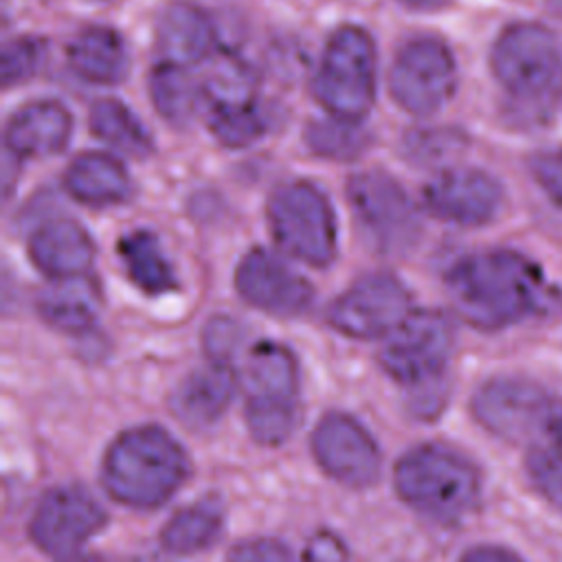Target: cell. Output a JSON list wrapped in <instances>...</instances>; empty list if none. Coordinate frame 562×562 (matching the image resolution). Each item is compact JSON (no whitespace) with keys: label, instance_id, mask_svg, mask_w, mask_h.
<instances>
[{"label":"cell","instance_id":"1","mask_svg":"<svg viewBox=\"0 0 562 562\" xmlns=\"http://www.w3.org/2000/svg\"><path fill=\"white\" fill-rule=\"evenodd\" d=\"M446 288L459 316L481 329L516 325L555 307V292L542 270L514 250L459 259L446 274Z\"/></svg>","mask_w":562,"mask_h":562},{"label":"cell","instance_id":"2","mask_svg":"<svg viewBox=\"0 0 562 562\" xmlns=\"http://www.w3.org/2000/svg\"><path fill=\"white\" fill-rule=\"evenodd\" d=\"M189 459L182 446L158 426L121 432L105 450L101 481L105 492L130 507L162 505L182 485Z\"/></svg>","mask_w":562,"mask_h":562},{"label":"cell","instance_id":"3","mask_svg":"<svg viewBox=\"0 0 562 562\" xmlns=\"http://www.w3.org/2000/svg\"><path fill=\"white\" fill-rule=\"evenodd\" d=\"M393 479L404 503L439 522L461 520L481 494V476L474 463L437 443L408 450L397 461Z\"/></svg>","mask_w":562,"mask_h":562},{"label":"cell","instance_id":"4","mask_svg":"<svg viewBox=\"0 0 562 562\" xmlns=\"http://www.w3.org/2000/svg\"><path fill=\"white\" fill-rule=\"evenodd\" d=\"M299 413V371L288 347L259 342L246 362V422L263 446L283 443Z\"/></svg>","mask_w":562,"mask_h":562},{"label":"cell","instance_id":"5","mask_svg":"<svg viewBox=\"0 0 562 562\" xmlns=\"http://www.w3.org/2000/svg\"><path fill=\"white\" fill-rule=\"evenodd\" d=\"M318 103L345 121H360L373 105L375 46L360 26H340L327 42L316 79Z\"/></svg>","mask_w":562,"mask_h":562},{"label":"cell","instance_id":"6","mask_svg":"<svg viewBox=\"0 0 562 562\" xmlns=\"http://www.w3.org/2000/svg\"><path fill=\"white\" fill-rule=\"evenodd\" d=\"M274 241L310 266H327L336 255V217L327 198L312 182L281 184L268 202Z\"/></svg>","mask_w":562,"mask_h":562},{"label":"cell","instance_id":"7","mask_svg":"<svg viewBox=\"0 0 562 562\" xmlns=\"http://www.w3.org/2000/svg\"><path fill=\"white\" fill-rule=\"evenodd\" d=\"M492 70L516 99L540 101L562 81V44L540 24H512L492 48Z\"/></svg>","mask_w":562,"mask_h":562},{"label":"cell","instance_id":"8","mask_svg":"<svg viewBox=\"0 0 562 562\" xmlns=\"http://www.w3.org/2000/svg\"><path fill=\"white\" fill-rule=\"evenodd\" d=\"M380 349L382 369L404 386L430 391L443 380L452 351V327L441 312H411Z\"/></svg>","mask_w":562,"mask_h":562},{"label":"cell","instance_id":"9","mask_svg":"<svg viewBox=\"0 0 562 562\" xmlns=\"http://www.w3.org/2000/svg\"><path fill=\"white\" fill-rule=\"evenodd\" d=\"M389 88L406 112L415 116L437 112L457 88V64L450 48L430 35L408 40L391 64Z\"/></svg>","mask_w":562,"mask_h":562},{"label":"cell","instance_id":"10","mask_svg":"<svg viewBox=\"0 0 562 562\" xmlns=\"http://www.w3.org/2000/svg\"><path fill=\"white\" fill-rule=\"evenodd\" d=\"M349 202L367 235L384 252H404L419 233L417 209L400 182L384 171H362L349 180Z\"/></svg>","mask_w":562,"mask_h":562},{"label":"cell","instance_id":"11","mask_svg":"<svg viewBox=\"0 0 562 562\" xmlns=\"http://www.w3.org/2000/svg\"><path fill=\"white\" fill-rule=\"evenodd\" d=\"M411 314L404 283L375 272L358 279L329 307V325L349 338H378L391 334Z\"/></svg>","mask_w":562,"mask_h":562},{"label":"cell","instance_id":"12","mask_svg":"<svg viewBox=\"0 0 562 562\" xmlns=\"http://www.w3.org/2000/svg\"><path fill=\"white\" fill-rule=\"evenodd\" d=\"M472 413L483 428L503 439H525L553 422L549 393L520 378H494L472 397Z\"/></svg>","mask_w":562,"mask_h":562},{"label":"cell","instance_id":"13","mask_svg":"<svg viewBox=\"0 0 562 562\" xmlns=\"http://www.w3.org/2000/svg\"><path fill=\"white\" fill-rule=\"evenodd\" d=\"M312 450L334 481L349 487H367L380 476V450L371 435L349 415H325L312 435Z\"/></svg>","mask_w":562,"mask_h":562},{"label":"cell","instance_id":"14","mask_svg":"<svg viewBox=\"0 0 562 562\" xmlns=\"http://www.w3.org/2000/svg\"><path fill=\"white\" fill-rule=\"evenodd\" d=\"M105 525L103 507L81 487L50 490L31 518L33 542L50 553H72Z\"/></svg>","mask_w":562,"mask_h":562},{"label":"cell","instance_id":"15","mask_svg":"<svg viewBox=\"0 0 562 562\" xmlns=\"http://www.w3.org/2000/svg\"><path fill=\"white\" fill-rule=\"evenodd\" d=\"M239 296L274 316H296L312 301V285L277 255L255 248L235 272Z\"/></svg>","mask_w":562,"mask_h":562},{"label":"cell","instance_id":"16","mask_svg":"<svg viewBox=\"0 0 562 562\" xmlns=\"http://www.w3.org/2000/svg\"><path fill=\"white\" fill-rule=\"evenodd\" d=\"M503 191L498 182L479 169H448L432 178L424 191V202L432 215L459 226L490 222L501 209Z\"/></svg>","mask_w":562,"mask_h":562},{"label":"cell","instance_id":"17","mask_svg":"<svg viewBox=\"0 0 562 562\" xmlns=\"http://www.w3.org/2000/svg\"><path fill=\"white\" fill-rule=\"evenodd\" d=\"M31 261L48 277L77 279L83 277L94 261V244L86 228L75 220H50L29 239Z\"/></svg>","mask_w":562,"mask_h":562},{"label":"cell","instance_id":"18","mask_svg":"<svg viewBox=\"0 0 562 562\" xmlns=\"http://www.w3.org/2000/svg\"><path fill=\"white\" fill-rule=\"evenodd\" d=\"M215 44L211 18L193 2H169L156 22V48L162 64L189 68L206 59Z\"/></svg>","mask_w":562,"mask_h":562},{"label":"cell","instance_id":"19","mask_svg":"<svg viewBox=\"0 0 562 562\" xmlns=\"http://www.w3.org/2000/svg\"><path fill=\"white\" fill-rule=\"evenodd\" d=\"M70 132L72 116L59 101H33L13 112L4 140L20 158H42L64 149Z\"/></svg>","mask_w":562,"mask_h":562},{"label":"cell","instance_id":"20","mask_svg":"<svg viewBox=\"0 0 562 562\" xmlns=\"http://www.w3.org/2000/svg\"><path fill=\"white\" fill-rule=\"evenodd\" d=\"M235 391L231 362L209 360L206 367L187 375L173 393L176 415L191 428L213 424L228 406Z\"/></svg>","mask_w":562,"mask_h":562},{"label":"cell","instance_id":"21","mask_svg":"<svg viewBox=\"0 0 562 562\" xmlns=\"http://www.w3.org/2000/svg\"><path fill=\"white\" fill-rule=\"evenodd\" d=\"M68 64L81 79L112 86L127 77L130 50L114 29L88 26L68 44Z\"/></svg>","mask_w":562,"mask_h":562},{"label":"cell","instance_id":"22","mask_svg":"<svg viewBox=\"0 0 562 562\" xmlns=\"http://www.w3.org/2000/svg\"><path fill=\"white\" fill-rule=\"evenodd\" d=\"M64 187L75 200L92 206L119 204L132 193V180L125 167L101 151L77 156L66 169Z\"/></svg>","mask_w":562,"mask_h":562},{"label":"cell","instance_id":"23","mask_svg":"<svg viewBox=\"0 0 562 562\" xmlns=\"http://www.w3.org/2000/svg\"><path fill=\"white\" fill-rule=\"evenodd\" d=\"M37 310L55 329L79 334L92 327L99 312V301L94 290L79 277L57 279V283L40 294Z\"/></svg>","mask_w":562,"mask_h":562},{"label":"cell","instance_id":"24","mask_svg":"<svg viewBox=\"0 0 562 562\" xmlns=\"http://www.w3.org/2000/svg\"><path fill=\"white\" fill-rule=\"evenodd\" d=\"M121 261L127 270V277L147 294H162L173 290L176 277L173 270L158 244V239L147 231H134L125 235L119 244Z\"/></svg>","mask_w":562,"mask_h":562},{"label":"cell","instance_id":"25","mask_svg":"<svg viewBox=\"0 0 562 562\" xmlns=\"http://www.w3.org/2000/svg\"><path fill=\"white\" fill-rule=\"evenodd\" d=\"M149 92L156 110L171 125H187L195 119L204 90L195 83L187 68L162 64L154 68Z\"/></svg>","mask_w":562,"mask_h":562},{"label":"cell","instance_id":"26","mask_svg":"<svg viewBox=\"0 0 562 562\" xmlns=\"http://www.w3.org/2000/svg\"><path fill=\"white\" fill-rule=\"evenodd\" d=\"M222 529V509L215 501L204 498L180 509L165 525L160 542L173 553H195L213 544Z\"/></svg>","mask_w":562,"mask_h":562},{"label":"cell","instance_id":"27","mask_svg":"<svg viewBox=\"0 0 562 562\" xmlns=\"http://www.w3.org/2000/svg\"><path fill=\"white\" fill-rule=\"evenodd\" d=\"M90 127L108 145L119 151L145 158L151 151V136L143 123L116 99H99L90 110Z\"/></svg>","mask_w":562,"mask_h":562},{"label":"cell","instance_id":"28","mask_svg":"<svg viewBox=\"0 0 562 562\" xmlns=\"http://www.w3.org/2000/svg\"><path fill=\"white\" fill-rule=\"evenodd\" d=\"M305 140L314 154L331 160H351L369 145V136L358 121H345L338 116L314 121L305 132Z\"/></svg>","mask_w":562,"mask_h":562},{"label":"cell","instance_id":"29","mask_svg":"<svg viewBox=\"0 0 562 562\" xmlns=\"http://www.w3.org/2000/svg\"><path fill=\"white\" fill-rule=\"evenodd\" d=\"M266 123V114L252 103V99L213 105L211 114V132L226 147H244L255 143L259 136H263Z\"/></svg>","mask_w":562,"mask_h":562},{"label":"cell","instance_id":"30","mask_svg":"<svg viewBox=\"0 0 562 562\" xmlns=\"http://www.w3.org/2000/svg\"><path fill=\"white\" fill-rule=\"evenodd\" d=\"M46 59V44L40 37L22 35L15 40H9L2 46L0 55V75L2 86L11 88L13 83H22L40 72L42 64Z\"/></svg>","mask_w":562,"mask_h":562},{"label":"cell","instance_id":"31","mask_svg":"<svg viewBox=\"0 0 562 562\" xmlns=\"http://www.w3.org/2000/svg\"><path fill=\"white\" fill-rule=\"evenodd\" d=\"M527 472L536 490L562 509V457L538 448L527 457Z\"/></svg>","mask_w":562,"mask_h":562},{"label":"cell","instance_id":"32","mask_svg":"<svg viewBox=\"0 0 562 562\" xmlns=\"http://www.w3.org/2000/svg\"><path fill=\"white\" fill-rule=\"evenodd\" d=\"M457 143L459 138L446 130H415L406 136L404 147L411 160L428 165L441 160V156L452 151Z\"/></svg>","mask_w":562,"mask_h":562},{"label":"cell","instance_id":"33","mask_svg":"<svg viewBox=\"0 0 562 562\" xmlns=\"http://www.w3.org/2000/svg\"><path fill=\"white\" fill-rule=\"evenodd\" d=\"M531 173L547 198L562 206V147L538 151L531 158Z\"/></svg>","mask_w":562,"mask_h":562},{"label":"cell","instance_id":"34","mask_svg":"<svg viewBox=\"0 0 562 562\" xmlns=\"http://www.w3.org/2000/svg\"><path fill=\"white\" fill-rule=\"evenodd\" d=\"M237 347V325L231 318H213L204 331V351L209 360L231 362V356Z\"/></svg>","mask_w":562,"mask_h":562},{"label":"cell","instance_id":"35","mask_svg":"<svg viewBox=\"0 0 562 562\" xmlns=\"http://www.w3.org/2000/svg\"><path fill=\"white\" fill-rule=\"evenodd\" d=\"M226 562H292L288 549L272 538H255L237 544Z\"/></svg>","mask_w":562,"mask_h":562},{"label":"cell","instance_id":"36","mask_svg":"<svg viewBox=\"0 0 562 562\" xmlns=\"http://www.w3.org/2000/svg\"><path fill=\"white\" fill-rule=\"evenodd\" d=\"M303 562H349V553L336 533L318 531L310 538L303 551Z\"/></svg>","mask_w":562,"mask_h":562},{"label":"cell","instance_id":"37","mask_svg":"<svg viewBox=\"0 0 562 562\" xmlns=\"http://www.w3.org/2000/svg\"><path fill=\"white\" fill-rule=\"evenodd\" d=\"M459 562H522L514 551L503 547H474Z\"/></svg>","mask_w":562,"mask_h":562},{"label":"cell","instance_id":"38","mask_svg":"<svg viewBox=\"0 0 562 562\" xmlns=\"http://www.w3.org/2000/svg\"><path fill=\"white\" fill-rule=\"evenodd\" d=\"M404 4L413 7V9H422V11H430V9H439L443 7L448 0H402Z\"/></svg>","mask_w":562,"mask_h":562},{"label":"cell","instance_id":"39","mask_svg":"<svg viewBox=\"0 0 562 562\" xmlns=\"http://www.w3.org/2000/svg\"><path fill=\"white\" fill-rule=\"evenodd\" d=\"M551 435H553V443L558 454L562 457V415H555L551 422Z\"/></svg>","mask_w":562,"mask_h":562},{"label":"cell","instance_id":"40","mask_svg":"<svg viewBox=\"0 0 562 562\" xmlns=\"http://www.w3.org/2000/svg\"><path fill=\"white\" fill-rule=\"evenodd\" d=\"M68 562H116V560H110L103 555H81V558H72Z\"/></svg>","mask_w":562,"mask_h":562}]
</instances>
